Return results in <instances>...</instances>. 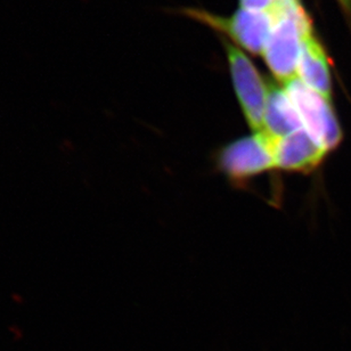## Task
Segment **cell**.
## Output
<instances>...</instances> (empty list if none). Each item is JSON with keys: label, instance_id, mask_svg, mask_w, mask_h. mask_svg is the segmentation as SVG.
Here are the masks:
<instances>
[{"label": "cell", "instance_id": "cell-1", "mask_svg": "<svg viewBox=\"0 0 351 351\" xmlns=\"http://www.w3.org/2000/svg\"><path fill=\"white\" fill-rule=\"evenodd\" d=\"M269 12L274 25L263 58L277 80L285 85L298 77L302 44L313 34V22L300 0H277Z\"/></svg>", "mask_w": 351, "mask_h": 351}, {"label": "cell", "instance_id": "cell-2", "mask_svg": "<svg viewBox=\"0 0 351 351\" xmlns=\"http://www.w3.org/2000/svg\"><path fill=\"white\" fill-rule=\"evenodd\" d=\"M304 129L325 152L331 154L342 141V129L331 99L294 78L284 85Z\"/></svg>", "mask_w": 351, "mask_h": 351}, {"label": "cell", "instance_id": "cell-3", "mask_svg": "<svg viewBox=\"0 0 351 351\" xmlns=\"http://www.w3.org/2000/svg\"><path fill=\"white\" fill-rule=\"evenodd\" d=\"M186 14L228 34L232 40L254 55H263L274 25L270 12H251L241 8L230 17L216 16L197 10H187Z\"/></svg>", "mask_w": 351, "mask_h": 351}, {"label": "cell", "instance_id": "cell-4", "mask_svg": "<svg viewBox=\"0 0 351 351\" xmlns=\"http://www.w3.org/2000/svg\"><path fill=\"white\" fill-rule=\"evenodd\" d=\"M234 88L254 134L263 132L268 87L243 51L225 43Z\"/></svg>", "mask_w": 351, "mask_h": 351}, {"label": "cell", "instance_id": "cell-5", "mask_svg": "<svg viewBox=\"0 0 351 351\" xmlns=\"http://www.w3.org/2000/svg\"><path fill=\"white\" fill-rule=\"evenodd\" d=\"M218 165L223 173L237 182L275 169L269 137L265 132H258L230 143L220 151Z\"/></svg>", "mask_w": 351, "mask_h": 351}, {"label": "cell", "instance_id": "cell-6", "mask_svg": "<svg viewBox=\"0 0 351 351\" xmlns=\"http://www.w3.org/2000/svg\"><path fill=\"white\" fill-rule=\"evenodd\" d=\"M268 137L273 147L275 169L290 173H311L319 168L330 156L304 130L284 137L270 135Z\"/></svg>", "mask_w": 351, "mask_h": 351}, {"label": "cell", "instance_id": "cell-7", "mask_svg": "<svg viewBox=\"0 0 351 351\" xmlns=\"http://www.w3.org/2000/svg\"><path fill=\"white\" fill-rule=\"evenodd\" d=\"M298 78L313 90L332 101L331 73L328 56L314 34H308L304 39L298 65Z\"/></svg>", "mask_w": 351, "mask_h": 351}, {"label": "cell", "instance_id": "cell-8", "mask_svg": "<svg viewBox=\"0 0 351 351\" xmlns=\"http://www.w3.org/2000/svg\"><path fill=\"white\" fill-rule=\"evenodd\" d=\"M267 87L268 96L263 132L273 137H284L299 130H304L300 117L287 90L271 82L267 84Z\"/></svg>", "mask_w": 351, "mask_h": 351}, {"label": "cell", "instance_id": "cell-9", "mask_svg": "<svg viewBox=\"0 0 351 351\" xmlns=\"http://www.w3.org/2000/svg\"><path fill=\"white\" fill-rule=\"evenodd\" d=\"M241 6L243 10L251 12H269L277 0H240Z\"/></svg>", "mask_w": 351, "mask_h": 351}, {"label": "cell", "instance_id": "cell-10", "mask_svg": "<svg viewBox=\"0 0 351 351\" xmlns=\"http://www.w3.org/2000/svg\"><path fill=\"white\" fill-rule=\"evenodd\" d=\"M338 1L346 16L348 17V20L351 22V0H338Z\"/></svg>", "mask_w": 351, "mask_h": 351}]
</instances>
